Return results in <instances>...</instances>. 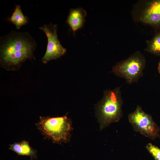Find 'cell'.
<instances>
[{"mask_svg": "<svg viewBox=\"0 0 160 160\" xmlns=\"http://www.w3.org/2000/svg\"><path fill=\"white\" fill-rule=\"evenodd\" d=\"M37 47L29 33L12 30L0 38L1 65L8 69L20 66L28 59H35L33 52Z\"/></svg>", "mask_w": 160, "mask_h": 160, "instance_id": "obj_1", "label": "cell"}, {"mask_svg": "<svg viewBox=\"0 0 160 160\" xmlns=\"http://www.w3.org/2000/svg\"><path fill=\"white\" fill-rule=\"evenodd\" d=\"M120 88L104 91L102 98L96 105V114L100 130L118 121L123 116V100Z\"/></svg>", "mask_w": 160, "mask_h": 160, "instance_id": "obj_2", "label": "cell"}, {"mask_svg": "<svg viewBox=\"0 0 160 160\" xmlns=\"http://www.w3.org/2000/svg\"><path fill=\"white\" fill-rule=\"evenodd\" d=\"M67 114L60 117H40L39 121L36 125L44 139L59 144L70 141L73 129L71 120Z\"/></svg>", "mask_w": 160, "mask_h": 160, "instance_id": "obj_3", "label": "cell"}, {"mask_svg": "<svg viewBox=\"0 0 160 160\" xmlns=\"http://www.w3.org/2000/svg\"><path fill=\"white\" fill-rule=\"evenodd\" d=\"M146 64L145 57L138 51L127 58L117 62L110 72L123 79L127 84H131L137 83L140 78L143 76Z\"/></svg>", "mask_w": 160, "mask_h": 160, "instance_id": "obj_4", "label": "cell"}, {"mask_svg": "<svg viewBox=\"0 0 160 160\" xmlns=\"http://www.w3.org/2000/svg\"><path fill=\"white\" fill-rule=\"evenodd\" d=\"M133 20L152 27L160 31V0H140L131 12Z\"/></svg>", "mask_w": 160, "mask_h": 160, "instance_id": "obj_5", "label": "cell"}, {"mask_svg": "<svg viewBox=\"0 0 160 160\" xmlns=\"http://www.w3.org/2000/svg\"><path fill=\"white\" fill-rule=\"evenodd\" d=\"M129 121L135 131L146 137L154 140L159 137L160 128L151 116L138 105L128 116Z\"/></svg>", "mask_w": 160, "mask_h": 160, "instance_id": "obj_6", "label": "cell"}, {"mask_svg": "<svg viewBox=\"0 0 160 160\" xmlns=\"http://www.w3.org/2000/svg\"><path fill=\"white\" fill-rule=\"evenodd\" d=\"M57 26V25L50 23L39 27L45 33L47 38L46 51L41 59L44 63L59 58L66 52V49L62 45L58 38Z\"/></svg>", "mask_w": 160, "mask_h": 160, "instance_id": "obj_7", "label": "cell"}, {"mask_svg": "<svg viewBox=\"0 0 160 160\" xmlns=\"http://www.w3.org/2000/svg\"><path fill=\"white\" fill-rule=\"evenodd\" d=\"M87 15L86 11L82 7L70 10L66 23L69 25L74 35L76 31L83 27Z\"/></svg>", "mask_w": 160, "mask_h": 160, "instance_id": "obj_8", "label": "cell"}, {"mask_svg": "<svg viewBox=\"0 0 160 160\" xmlns=\"http://www.w3.org/2000/svg\"><path fill=\"white\" fill-rule=\"evenodd\" d=\"M9 149L14 151L19 156H29L31 160L37 159V150L31 147L28 141L24 140L19 142H15L9 145Z\"/></svg>", "mask_w": 160, "mask_h": 160, "instance_id": "obj_9", "label": "cell"}, {"mask_svg": "<svg viewBox=\"0 0 160 160\" xmlns=\"http://www.w3.org/2000/svg\"><path fill=\"white\" fill-rule=\"evenodd\" d=\"M15 26L18 30L23 26L27 24L28 22V18L23 14L20 6L19 5H16L14 11L10 17L8 19Z\"/></svg>", "mask_w": 160, "mask_h": 160, "instance_id": "obj_10", "label": "cell"}, {"mask_svg": "<svg viewBox=\"0 0 160 160\" xmlns=\"http://www.w3.org/2000/svg\"><path fill=\"white\" fill-rule=\"evenodd\" d=\"M146 43L145 51L157 56H160V31L156 32L151 39L146 41Z\"/></svg>", "mask_w": 160, "mask_h": 160, "instance_id": "obj_11", "label": "cell"}, {"mask_svg": "<svg viewBox=\"0 0 160 160\" xmlns=\"http://www.w3.org/2000/svg\"><path fill=\"white\" fill-rule=\"evenodd\" d=\"M146 148L155 160H160V148L151 143H148Z\"/></svg>", "mask_w": 160, "mask_h": 160, "instance_id": "obj_12", "label": "cell"}, {"mask_svg": "<svg viewBox=\"0 0 160 160\" xmlns=\"http://www.w3.org/2000/svg\"><path fill=\"white\" fill-rule=\"evenodd\" d=\"M158 71L159 73L160 74V59L158 63Z\"/></svg>", "mask_w": 160, "mask_h": 160, "instance_id": "obj_13", "label": "cell"}]
</instances>
